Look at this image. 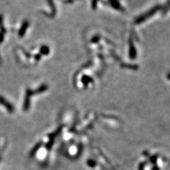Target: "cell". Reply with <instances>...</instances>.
Segmentation results:
<instances>
[{
  "mask_svg": "<svg viewBox=\"0 0 170 170\" xmlns=\"http://www.w3.org/2000/svg\"><path fill=\"white\" fill-rule=\"evenodd\" d=\"M48 2H49V4L50 6V7L52 8V11H53L54 14H55V7H54V4H53V1H52V0H48Z\"/></svg>",
  "mask_w": 170,
  "mask_h": 170,
  "instance_id": "11",
  "label": "cell"
},
{
  "mask_svg": "<svg viewBox=\"0 0 170 170\" xmlns=\"http://www.w3.org/2000/svg\"><path fill=\"white\" fill-rule=\"evenodd\" d=\"M48 89V86L46 84H42L41 86H39L36 90L34 91L35 94H41L44 92L45 91H46Z\"/></svg>",
  "mask_w": 170,
  "mask_h": 170,
  "instance_id": "7",
  "label": "cell"
},
{
  "mask_svg": "<svg viewBox=\"0 0 170 170\" xmlns=\"http://www.w3.org/2000/svg\"><path fill=\"white\" fill-rule=\"evenodd\" d=\"M34 91L31 90L30 89H27L26 91V96H25L24 103H23V110L28 111L29 109L31 104V97L34 94Z\"/></svg>",
  "mask_w": 170,
  "mask_h": 170,
  "instance_id": "1",
  "label": "cell"
},
{
  "mask_svg": "<svg viewBox=\"0 0 170 170\" xmlns=\"http://www.w3.org/2000/svg\"><path fill=\"white\" fill-rule=\"evenodd\" d=\"M110 3H111V6H112L113 7H114V9H121V5H120L119 2H118L117 0H109Z\"/></svg>",
  "mask_w": 170,
  "mask_h": 170,
  "instance_id": "8",
  "label": "cell"
},
{
  "mask_svg": "<svg viewBox=\"0 0 170 170\" xmlns=\"http://www.w3.org/2000/svg\"><path fill=\"white\" fill-rule=\"evenodd\" d=\"M40 53L41 55H48L50 53V48L46 45H43L41 48L40 49Z\"/></svg>",
  "mask_w": 170,
  "mask_h": 170,
  "instance_id": "6",
  "label": "cell"
},
{
  "mask_svg": "<svg viewBox=\"0 0 170 170\" xmlns=\"http://www.w3.org/2000/svg\"><path fill=\"white\" fill-rule=\"evenodd\" d=\"M158 9H159V7H155V8L152 9L150 11H147V13H145V14H144L143 15H142L141 17H140L138 19H137L135 20V23H141L142 21H145L146 19L149 18V17H151L152 14H155V13H156V11H157Z\"/></svg>",
  "mask_w": 170,
  "mask_h": 170,
  "instance_id": "2",
  "label": "cell"
},
{
  "mask_svg": "<svg viewBox=\"0 0 170 170\" xmlns=\"http://www.w3.org/2000/svg\"><path fill=\"white\" fill-rule=\"evenodd\" d=\"M0 104H1L2 106H4L7 108V111L10 113H13L14 111V108L12 104L9 103L7 99H4L2 96H0Z\"/></svg>",
  "mask_w": 170,
  "mask_h": 170,
  "instance_id": "3",
  "label": "cell"
},
{
  "mask_svg": "<svg viewBox=\"0 0 170 170\" xmlns=\"http://www.w3.org/2000/svg\"><path fill=\"white\" fill-rule=\"evenodd\" d=\"M99 0H92V6L93 9H96V5H97V3Z\"/></svg>",
  "mask_w": 170,
  "mask_h": 170,
  "instance_id": "12",
  "label": "cell"
},
{
  "mask_svg": "<svg viewBox=\"0 0 170 170\" xmlns=\"http://www.w3.org/2000/svg\"><path fill=\"white\" fill-rule=\"evenodd\" d=\"M129 55H130V58H131V59H134V58H135V55H136L135 49L134 46H133L132 42L130 45V52H129Z\"/></svg>",
  "mask_w": 170,
  "mask_h": 170,
  "instance_id": "5",
  "label": "cell"
},
{
  "mask_svg": "<svg viewBox=\"0 0 170 170\" xmlns=\"http://www.w3.org/2000/svg\"><path fill=\"white\" fill-rule=\"evenodd\" d=\"M82 81L83 84L86 86V85L89 84V82H92V78H90V77H88V76H84V77H82Z\"/></svg>",
  "mask_w": 170,
  "mask_h": 170,
  "instance_id": "9",
  "label": "cell"
},
{
  "mask_svg": "<svg viewBox=\"0 0 170 170\" xmlns=\"http://www.w3.org/2000/svg\"><path fill=\"white\" fill-rule=\"evenodd\" d=\"M4 40V36L2 35V33H0V42H1Z\"/></svg>",
  "mask_w": 170,
  "mask_h": 170,
  "instance_id": "14",
  "label": "cell"
},
{
  "mask_svg": "<svg viewBox=\"0 0 170 170\" xmlns=\"http://www.w3.org/2000/svg\"><path fill=\"white\" fill-rule=\"evenodd\" d=\"M40 146H41V144H38L37 145H36V147H34V148H33V149H32L31 152V154H30V157H33V156H34L35 154H36V152H37L38 149H39V147H40Z\"/></svg>",
  "mask_w": 170,
  "mask_h": 170,
  "instance_id": "10",
  "label": "cell"
},
{
  "mask_svg": "<svg viewBox=\"0 0 170 170\" xmlns=\"http://www.w3.org/2000/svg\"><path fill=\"white\" fill-rule=\"evenodd\" d=\"M167 78L169 79V80H170V73H169V74H168V75H167Z\"/></svg>",
  "mask_w": 170,
  "mask_h": 170,
  "instance_id": "15",
  "label": "cell"
},
{
  "mask_svg": "<svg viewBox=\"0 0 170 170\" xmlns=\"http://www.w3.org/2000/svg\"><path fill=\"white\" fill-rule=\"evenodd\" d=\"M29 26V21H27V20L23 21L21 28H20L19 31V36L20 38H22L24 36L26 30H27Z\"/></svg>",
  "mask_w": 170,
  "mask_h": 170,
  "instance_id": "4",
  "label": "cell"
},
{
  "mask_svg": "<svg viewBox=\"0 0 170 170\" xmlns=\"http://www.w3.org/2000/svg\"><path fill=\"white\" fill-rule=\"evenodd\" d=\"M34 58H35V59H36V60L39 61V60H40L41 58V54H36V55H35Z\"/></svg>",
  "mask_w": 170,
  "mask_h": 170,
  "instance_id": "13",
  "label": "cell"
}]
</instances>
